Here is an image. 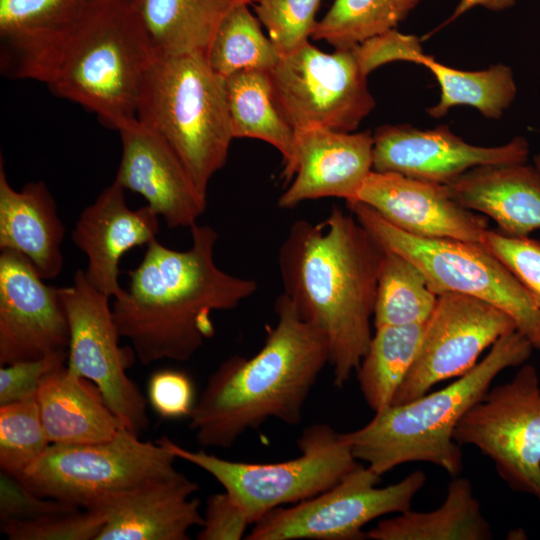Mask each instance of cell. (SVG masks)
Instances as JSON below:
<instances>
[{
    "instance_id": "6da1fadb",
    "label": "cell",
    "mask_w": 540,
    "mask_h": 540,
    "mask_svg": "<svg viewBox=\"0 0 540 540\" xmlns=\"http://www.w3.org/2000/svg\"><path fill=\"white\" fill-rule=\"evenodd\" d=\"M157 57L131 0H88L57 29L2 42L1 70L45 84L117 130L136 117L143 79Z\"/></svg>"
},
{
    "instance_id": "7a4b0ae2",
    "label": "cell",
    "mask_w": 540,
    "mask_h": 540,
    "mask_svg": "<svg viewBox=\"0 0 540 540\" xmlns=\"http://www.w3.org/2000/svg\"><path fill=\"white\" fill-rule=\"evenodd\" d=\"M382 254L355 215L339 207L320 223L295 221L280 246L283 293L325 338L336 387L356 372L372 339Z\"/></svg>"
},
{
    "instance_id": "3957f363",
    "label": "cell",
    "mask_w": 540,
    "mask_h": 540,
    "mask_svg": "<svg viewBox=\"0 0 540 540\" xmlns=\"http://www.w3.org/2000/svg\"><path fill=\"white\" fill-rule=\"evenodd\" d=\"M192 244L178 251L150 242L129 286L112 304L121 337L144 365L190 360L213 337L214 311L236 308L257 290L252 279L231 275L215 262L218 234L209 225L190 228Z\"/></svg>"
},
{
    "instance_id": "277c9868",
    "label": "cell",
    "mask_w": 540,
    "mask_h": 540,
    "mask_svg": "<svg viewBox=\"0 0 540 540\" xmlns=\"http://www.w3.org/2000/svg\"><path fill=\"white\" fill-rule=\"evenodd\" d=\"M275 313L277 321L267 327L255 355L229 357L210 376L189 416L199 445L229 449L270 418L293 426L301 422L307 397L329 364V348L284 293Z\"/></svg>"
},
{
    "instance_id": "5b68a950",
    "label": "cell",
    "mask_w": 540,
    "mask_h": 540,
    "mask_svg": "<svg viewBox=\"0 0 540 540\" xmlns=\"http://www.w3.org/2000/svg\"><path fill=\"white\" fill-rule=\"evenodd\" d=\"M531 342L518 330L495 342L483 360L450 385L375 413L363 427L341 433L357 461L382 475L408 462H428L457 476L462 452L454 432L463 416L483 399L503 370L523 365Z\"/></svg>"
},
{
    "instance_id": "8992f818",
    "label": "cell",
    "mask_w": 540,
    "mask_h": 540,
    "mask_svg": "<svg viewBox=\"0 0 540 540\" xmlns=\"http://www.w3.org/2000/svg\"><path fill=\"white\" fill-rule=\"evenodd\" d=\"M136 118L174 151L197 191L225 165L232 139L226 78L201 53L159 56L147 71Z\"/></svg>"
},
{
    "instance_id": "52a82bcc",
    "label": "cell",
    "mask_w": 540,
    "mask_h": 540,
    "mask_svg": "<svg viewBox=\"0 0 540 540\" xmlns=\"http://www.w3.org/2000/svg\"><path fill=\"white\" fill-rule=\"evenodd\" d=\"M156 442L214 477L254 524L270 511L312 498L337 484L358 461L332 426L315 423L297 440L300 454L277 463H248L188 450L166 436Z\"/></svg>"
},
{
    "instance_id": "ba28073f",
    "label": "cell",
    "mask_w": 540,
    "mask_h": 540,
    "mask_svg": "<svg viewBox=\"0 0 540 540\" xmlns=\"http://www.w3.org/2000/svg\"><path fill=\"white\" fill-rule=\"evenodd\" d=\"M348 207L382 247L417 265L438 296L456 292L496 306L515 321L533 348L540 349V309L509 269L480 243L417 237L394 227L365 204Z\"/></svg>"
},
{
    "instance_id": "9c48e42d",
    "label": "cell",
    "mask_w": 540,
    "mask_h": 540,
    "mask_svg": "<svg viewBox=\"0 0 540 540\" xmlns=\"http://www.w3.org/2000/svg\"><path fill=\"white\" fill-rule=\"evenodd\" d=\"M139 437L122 428L102 442L51 444L19 479L41 496L86 509L106 496L181 474L172 453Z\"/></svg>"
},
{
    "instance_id": "30bf717a",
    "label": "cell",
    "mask_w": 540,
    "mask_h": 540,
    "mask_svg": "<svg viewBox=\"0 0 540 540\" xmlns=\"http://www.w3.org/2000/svg\"><path fill=\"white\" fill-rule=\"evenodd\" d=\"M278 108L295 131L353 132L376 103L357 46L325 53L306 42L268 71Z\"/></svg>"
},
{
    "instance_id": "8fae6325",
    "label": "cell",
    "mask_w": 540,
    "mask_h": 540,
    "mask_svg": "<svg viewBox=\"0 0 540 540\" xmlns=\"http://www.w3.org/2000/svg\"><path fill=\"white\" fill-rule=\"evenodd\" d=\"M381 475L358 464L328 490L289 507L276 508L253 524L247 540H359L369 522L411 509L426 482L415 470L401 481L379 488Z\"/></svg>"
},
{
    "instance_id": "7c38bea8",
    "label": "cell",
    "mask_w": 540,
    "mask_h": 540,
    "mask_svg": "<svg viewBox=\"0 0 540 540\" xmlns=\"http://www.w3.org/2000/svg\"><path fill=\"white\" fill-rule=\"evenodd\" d=\"M59 290L69 326L68 371L93 382L124 427L140 436L149 426L148 402L126 373L135 352L119 345L110 297L82 269Z\"/></svg>"
},
{
    "instance_id": "4fadbf2b",
    "label": "cell",
    "mask_w": 540,
    "mask_h": 540,
    "mask_svg": "<svg viewBox=\"0 0 540 540\" xmlns=\"http://www.w3.org/2000/svg\"><path fill=\"white\" fill-rule=\"evenodd\" d=\"M454 440L490 458L515 491L540 503V381L523 364L512 380L489 389L458 423Z\"/></svg>"
},
{
    "instance_id": "5bb4252c",
    "label": "cell",
    "mask_w": 540,
    "mask_h": 540,
    "mask_svg": "<svg viewBox=\"0 0 540 540\" xmlns=\"http://www.w3.org/2000/svg\"><path fill=\"white\" fill-rule=\"evenodd\" d=\"M515 330V321L488 302L456 292L440 294L392 405L413 401L435 384L466 374L486 348Z\"/></svg>"
},
{
    "instance_id": "9a60e30c",
    "label": "cell",
    "mask_w": 540,
    "mask_h": 540,
    "mask_svg": "<svg viewBox=\"0 0 540 540\" xmlns=\"http://www.w3.org/2000/svg\"><path fill=\"white\" fill-rule=\"evenodd\" d=\"M69 326L59 287L47 285L21 253H0V364L67 351Z\"/></svg>"
},
{
    "instance_id": "2e32d148",
    "label": "cell",
    "mask_w": 540,
    "mask_h": 540,
    "mask_svg": "<svg viewBox=\"0 0 540 540\" xmlns=\"http://www.w3.org/2000/svg\"><path fill=\"white\" fill-rule=\"evenodd\" d=\"M373 140V171L445 185L477 166L527 163L530 153L523 136L501 146H475L447 125L430 130L409 124L382 125L375 130Z\"/></svg>"
},
{
    "instance_id": "e0dca14e",
    "label": "cell",
    "mask_w": 540,
    "mask_h": 540,
    "mask_svg": "<svg viewBox=\"0 0 540 540\" xmlns=\"http://www.w3.org/2000/svg\"><path fill=\"white\" fill-rule=\"evenodd\" d=\"M356 202L417 237L480 243L488 229L487 220L454 200L445 184L394 172L372 170Z\"/></svg>"
},
{
    "instance_id": "ac0fdd59",
    "label": "cell",
    "mask_w": 540,
    "mask_h": 540,
    "mask_svg": "<svg viewBox=\"0 0 540 540\" xmlns=\"http://www.w3.org/2000/svg\"><path fill=\"white\" fill-rule=\"evenodd\" d=\"M121 160L115 182L141 195L169 228H191L207 206L171 147L153 130L130 118L117 128Z\"/></svg>"
},
{
    "instance_id": "d6986e66",
    "label": "cell",
    "mask_w": 540,
    "mask_h": 540,
    "mask_svg": "<svg viewBox=\"0 0 540 540\" xmlns=\"http://www.w3.org/2000/svg\"><path fill=\"white\" fill-rule=\"evenodd\" d=\"M373 143V134L368 131H295L293 180L280 195L278 207L288 209L307 200L330 197L344 199L347 205L354 203L372 171Z\"/></svg>"
},
{
    "instance_id": "ffe728a7",
    "label": "cell",
    "mask_w": 540,
    "mask_h": 540,
    "mask_svg": "<svg viewBox=\"0 0 540 540\" xmlns=\"http://www.w3.org/2000/svg\"><path fill=\"white\" fill-rule=\"evenodd\" d=\"M124 189L113 181L80 213L71 239L88 260L87 279L107 296L119 298V263L130 249L148 245L159 232V215L149 206L128 207Z\"/></svg>"
},
{
    "instance_id": "44dd1931",
    "label": "cell",
    "mask_w": 540,
    "mask_h": 540,
    "mask_svg": "<svg viewBox=\"0 0 540 540\" xmlns=\"http://www.w3.org/2000/svg\"><path fill=\"white\" fill-rule=\"evenodd\" d=\"M197 483L184 474L106 496L87 510L104 524L96 540H188V531L203 524Z\"/></svg>"
},
{
    "instance_id": "7402d4cb",
    "label": "cell",
    "mask_w": 540,
    "mask_h": 540,
    "mask_svg": "<svg viewBox=\"0 0 540 540\" xmlns=\"http://www.w3.org/2000/svg\"><path fill=\"white\" fill-rule=\"evenodd\" d=\"M446 186L454 200L492 218L505 235L528 237L540 229V174L534 165L477 166Z\"/></svg>"
},
{
    "instance_id": "603a6c76",
    "label": "cell",
    "mask_w": 540,
    "mask_h": 540,
    "mask_svg": "<svg viewBox=\"0 0 540 540\" xmlns=\"http://www.w3.org/2000/svg\"><path fill=\"white\" fill-rule=\"evenodd\" d=\"M65 227L54 197L43 181L14 189L0 160V250L23 254L44 280L63 270Z\"/></svg>"
},
{
    "instance_id": "cb8c5ba5",
    "label": "cell",
    "mask_w": 540,
    "mask_h": 540,
    "mask_svg": "<svg viewBox=\"0 0 540 540\" xmlns=\"http://www.w3.org/2000/svg\"><path fill=\"white\" fill-rule=\"evenodd\" d=\"M36 401L51 444L102 442L125 428L99 388L66 365L44 380Z\"/></svg>"
},
{
    "instance_id": "d4e9b609",
    "label": "cell",
    "mask_w": 540,
    "mask_h": 540,
    "mask_svg": "<svg viewBox=\"0 0 540 540\" xmlns=\"http://www.w3.org/2000/svg\"><path fill=\"white\" fill-rule=\"evenodd\" d=\"M255 0H131L157 54H205L226 16Z\"/></svg>"
},
{
    "instance_id": "484cf974",
    "label": "cell",
    "mask_w": 540,
    "mask_h": 540,
    "mask_svg": "<svg viewBox=\"0 0 540 540\" xmlns=\"http://www.w3.org/2000/svg\"><path fill=\"white\" fill-rule=\"evenodd\" d=\"M372 540H489L490 524L483 516L471 482L455 478L442 505L430 512L399 513L366 532Z\"/></svg>"
},
{
    "instance_id": "4316f807",
    "label": "cell",
    "mask_w": 540,
    "mask_h": 540,
    "mask_svg": "<svg viewBox=\"0 0 540 540\" xmlns=\"http://www.w3.org/2000/svg\"><path fill=\"white\" fill-rule=\"evenodd\" d=\"M226 92L234 138H255L275 147L283 158V175H294L295 130L275 101L269 74L241 70L226 78Z\"/></svg>"
},
{
    "instance_id": "83f0119b",
    "label": "cell",
    "mask_w": 540,
    "mask_h": 540,
    "mask_svg": "<svg viewBox=\"0 0 540 540\" xmlns=\"http://www.w3.org/2000/svg\"><path fill=\"white\" fill-rule=\"evenodd\" d=\"M425 323L375 328L356 370L363 398L375 413L392 405L417 355Z\"/></svg>"
},
{
    "instance_id": "f1b7e54d",
    "label": "cell",
    "mask_w": 540,
    "mask_h": 540,
    "mask_svg": "<svg viewBox=\"0 0 540 540\" xmlns=\"http://www.w3.org/2000/svg\"><path fill=\"white\" fill-rule=\"evenodd\" d=\"M418 64L432 72L440 87L439 101L426 110L432 118H442L454 106L467 105L486 118L499 119L516 97L512 69L504 64L466 71L444 65L425 53Z\"/></svg>"
},
{
    "instance_id": "f546056e",
    "label": "cell",
    "mask_w": 540,
    "mask_h": 540,
    "mask_svg": "<svg viewBox=\"0 0 540 540\" xmlns=\"http://www.w3.org/2000/svg\"><path fill=\"white\" fill-rule=\"evenodd\" d=\"M437 300L438 295L417 265L383 247L373 314L375 328L424 323Z\"/></svg>"
},
{
    "instance_id": "4dcf8cb0",
    "label": "cell",
    "mask_w": 540,
    "mask_h": 540,
    "mask_svg": "<svg viewBox=\"0 0 540 540\" xmlns=\"http://www.w3.org/2000/svg\"><path fill=\"white\" fill-rule=\"evenodd\" d=\"M422 0H334L317 22L314 40L350 48L382 35L405 20Z\"/></svg>"
},
{
    "instance_id": "1f68e13d",
    "label": "cell",
    "mask_w": 540,
    "mask_h": 540,
    "mask_svg": "<svg viewBox=\"0 0 540 540\" xmlns=\"http://www.w3.org/2000/svg\"><path fill=\"white\" fill-rule=\"evenodd\" d=\"M206 58L210 67L227 78L241 70L270 71L280 55L266 37L248 5L234 8L216 31Z\"/></svg>"
},
{
    "instance_id": "d6a6232c",
    "label": "cell",
    "mask_w": 540,
    "mask_h": 540,
    "mask_svg": "<svg viewBox=\"0 0 540 540\" xmlns=\"http://www.w3.org/2000/svg\"><path fill=\"white\" fill-rule=\"evenodd\" d=\"M51 442L35 399L0 405V467L20 478Z\"/></svg>"
},
{
    "instance_id": "836d02e7",
    "label": "cell",
    "mask_w": 540,
    "mask_h": 540,
    "mask_svg": "<svg viewBox=\"0 0 540 540\" xmlns=\"http://www.w3.org/2000/svg\"><path fill=\"white\" fill-rule=\"evenodd\" d=\"M88 0H0L1 42L57 29L75 19Z\"/></svg>"
},
{
    "instance_id": "e575fe53",
    "label": "cell",
    "mask_w": 540,
    "mask_h": 540,
    "mask_svg": "<svg viewBox=\"0 0 540 540\" xmlns=\"http://www.w3.org/2000/svg\"><path fill=\"white\" fill-rule=\"evenodd\" d=\"M321 0H255L257 19L267 29L280 56L308 42L318 21Z\"/></svg>"
},
{
    "instance_id": "d590c367",
    "label": "cell",
    "mask_w": 540,
    "mask_h": 540,
    "mask_svg": "<svg viewBox=\"0 0 540 540\" xmlns=\"http://www.w3.org/2000/svg\"><path fill=\"white\" fill-rule=\"evenodd\" d=\"M104 524L100 513L78 509L32 519L1 522L10 540H96Z\"/></svg>"
},
{
    "instance_id": "8d00e7d4",
    "label": "cell",
    "mask_w": 540,
    "mask_h": 540,
    "mask_svg": "<svg viewBox=\"0 0 540 540\" xmlns=\"http://www.w3.org/2000/svg\"><path fill=\"white\" fill-rule=\"evenodd\" d=\"M480 244L509 269L540 309V241L487 229Z\"/></svg>"
},
{
    "instance_id": "74e56055",
    "label": "cell",
    "mask_w": 540,
    "mask_h": 540,
    "mask_svg": "<svg viewBox=\"0 0 540 540\" xmlns=\"http://www.w3.org/2000/svg\"><path fill=\"white\" fill-rule=\"evenodd\" d=\"M67 351L1 365L0 405L35 399L44 380L65 366Z\"/></svg>"
},
{
    "instance_id": "f35d334b",
    "label": "cell",
    "mask_w": 540,
    "mask_h": 540,
    "mask_svg": "<svg viewBox=\"0 0 540 540\" xmlns=\"http://www.w3.org/2000/svg\"><path fill=\"white\" fill-rule=\"evenodd\" d=\"M147 402L161 418L189 417L196 403L190 376L176 369L155 371L147 383Z\"/></svg>"
},
{
    "instance_id": "ab89813d",
    "label": "cell",
    "mask_w": 540,
    "mask_h": 540,
    "mask_svg": "<svg viewBox=\"0 0 540 540\" xmlns=\"http://www.w3.org/2000/svg\"><path fill=\"white\" fill-rule=\"evenodd\" d=\"M81 509L75 505L37 494L19 478L0 473V522L32 519Z\"/></svg>"
},
{
    "instance_id": "60d3db41",
    "label": "cell",
    "mask_w": 540,
    "mask_h": 540,
    "mask_svg": "<svg viewBox=\"0 0 540 540\" xmlns=\"http://www.w3.org/2000/svg\"><path fill=\"white\" fill-rule=\"evenodd\" d=\"M251 525L242 508L227 492L208 497L198 540H240Z\"/></svg>"
},
{
    "instance_id": "b9f144b4",
    "label": "cell",
    "mask_w": 540,
    "mask_h": 540,
    "mask_svg": "<svg viewBox=\"0 0 540 540\" xmlns=\"http://www.w3.org/2000/svg\"><path fill=\"white\" fill-rule=\"evenodd\" d=\"M421 39L405 35L395 29L371 38L357 45L360 61L369 74L376 68L394 61H408L418 64L424 54Z\"/></svg>"
},
{
    "instance_id": "7bdbcfd3",
    "label": "cell",
    "mask_w": 540,
    "mask_h": 540,
    "mask_svg": "<svg viewBox=\"0 0 540 540\" xmlns=\"http://www.w3.org/2000/svg\"><path fill=\"white\" fill-rule=\"evenodd\" d=\"M516 3V0H460L457 6L455 7L452 14L444 21L442 22L437 28H435L432 32L430 31L426 37L422 38L421 40L430 37L434 33L438 32L439 29L444 28L445 26L449 25L450 23L457 20L460 16L465 14L468 10L476 7V6H482L485 9H488L493 12H500L507 10L511 7H513Z\"/></svg>"
},
{
    "instance_id": "ee69618b",
    "label": "cell",
    "mask_w": 540,
    "mask_h": 540,
    "mask_svg": "<svg viewBox=\"0 0 540 540\" xmlns=\"http://www.w3.org/2000/svg\"><path fill=\"white\" fill-rule=\"evenodd\" d=\"M533 165L540 174V154H537L533 157Z\"/></svg>"
},
{
    "instance_id": "f6af8a7d",
    "label": "cell",
    "mask_w": 540,
    "mask_h": 540,
    "mask_svg": "<svg viewBox=\"0 0 540 540\" xmlns=\"http://www.w3.org/2000/svg\"><path fill=\"white\" fill-rule=\"evenodd\" d=\"M540 2V0H538Z\"/></svg>"
}]
</instances>
